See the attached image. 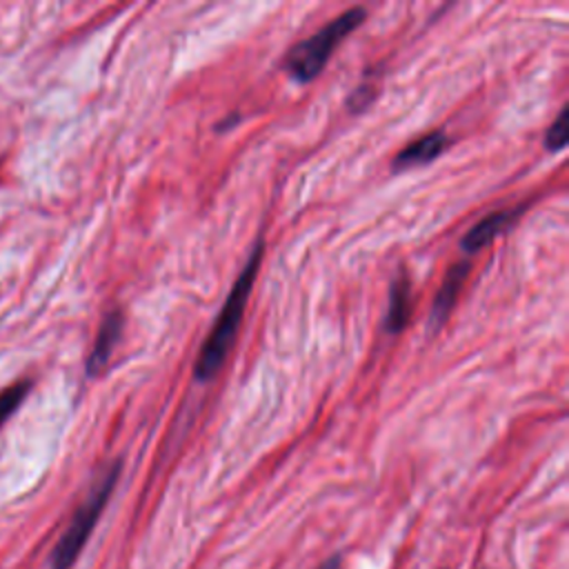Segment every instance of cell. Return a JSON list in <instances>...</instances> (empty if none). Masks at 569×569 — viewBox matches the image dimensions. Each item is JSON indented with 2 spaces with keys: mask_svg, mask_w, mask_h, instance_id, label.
<instances>
[{
  "mask_svg": "<svg viewBox=\"0 0 569 569\" xmlns=\"http://www.w3.org/2000/svg\"><path fill=\"white\" fill-rule=\"evenodd\" d=\"M260 256H262V242L258 240L242 273L238 276V280L233 282L227 300H224V307L220 309L218 313V320L216 325L211 327L200 353H198V360L193 365V376L196 380L200 382H207L211 380L220 367L224 365L227 356H229V349L236 340V333L240 329V322H242V316H244V309H247V300H249V293H251V287H253V280L258 276V264H260Z\"/></svg>",
  "mask_w": 569,
  "mask_h": 569,
  "instance_id": "obj_1",
  "label": "cell"
},
{
  "mask_svg": "<svg viewBox=\"0 0 569 569\" xmlns=\"http://www.w3.org/2000/svg\"><path fill=\"white\" fill-rule=\"evenodd\" d=\"M367 11L362 7H351L345 13L336 16L331 22H327L322 29H318L311 38L298 42L284 58V71L296 82H311L320 76L327 60L331 58L333 49L351 33L362 20Z\"/></svg>",
  "mask_w": 569,
  "mask_h": 569,
  "instance_id": "obj_2",
  "label": "cell"
},
{
  "mask_svg": "<svg viewBox=\"0 0 569 569\" xmlns=\"http://www.w3.org/2000/svg\"><path fill=\"white\" fill-rule=\"evenodd\" d=\"M120 476V462L116 460L113 465H109L104 469V473L98 478V482L93 485V489L89 491V496L84 498V502L78 507V511L73 513L69 527L64 529V533L60 536L53 553H51V567L53 569H69L78 553L82 551L87 538L91 536L116 482Z\"/></svg>",
  "mask_w": 569,
  "mask_h": 569,
  "instance_id": "obj_3",
  "label": "cell"
},
{
  "mask_svg": "<svg viewBox=\"0 0 569 569\" xmlns=\"http://www.w3.org/2000/svg\"><path fill=\"white\" fill-rule=\"evenodd\" d=\"M525 207H511V209H500V211H493L489 216H485L480 222H476L467 233L465 238L460 240V247L465 253H476L480 251L482 247H487L496 236H500L505 229H509L518 216L522 213Z\"/></svg>",
  "mask_w": 569,
  "mask_h": 569,
  "instance_id": "obj_4",
  "label": "cell"
},
{
  "mask_svg": "<svg viewBox=\"0 0 569 569\" xmlns=\"http://www.w3.org/2000/svg\"><path fill=\"white\" fill-rule=\"evenodd\" d=\"M469 271H471L469 260H460L453 267H449V271H447V276H445V280H442V284L436 293L433 307H431V316H429L431 329H440L447 322L451 309L456 307V300L460 296V289H462Z\"/></svg>",
  "mask_w": 569,
  "mask_h": 569,
  "instance_id": "obj_5",
  "label": "cell"
},
{
  "mask_svg": "<svg viewBox=\"0 0 569 569\" xmlns=\"http://www.w3.org/2000/svg\"><path fill=\"white\" fill-rule=\"evenodd\" d=\"M120 333H122V313L120 309H111L102 325H100V331L96 336V342H93V349L89 353V360H87V373L89 376H98L111 360V353L120 340Z\"/></svg>",
  "mask_w": 569,
  "mask_h": 569,
  "instance_id": "obj_6",
  "label": "cell"
},
{
  "mask_svg": "<svg viewBox=\"0 0 569 569\" xmlns=\"http://www.w3.org/2000/svg\"><path fill=\"white\" fill-rule=\"evenodd\" d=\"M411 309H413L411 307V282H409V276L405 273V269H400L389 287V307H387V316H385V329L389 333H400L409 325Z\"/></svg>",
  "mask_w": 569,
  "mask_h": 569,
  "instance_id": "obj_7",
  "label": "cell"
},
{
  "mask_svg": "<svg viewBox=\"0 0 569 569\" xmlns=\"http://www.w3.org/2000/svg\"><path fill=\"white\" fill-rule=\"evenodd\" d=\"M449 144V138L445 131H431L418 140H413L411 144H407L396 158H393V169H411V167H420L431 162L433 158H438L445 147Z\"/></svg>",
  "mask_w": 569,
  "mask_h": 569,
  "instance_id": "obj_8",
  "label": "cell"
},
{
  "mask_svg": "<svg viewBox=\"0 0 569 569\" xmlns=\"http://www.w3.org/2000/svg\"><path fill=\"white\" fill-rule=\"evenodd\" d=\"M31 389V380H20L11 387H7L4 391H0V427L4 425V420L9 416H13V411L20 407V402L27 398Z\"/></svg>",
  "mask_w": 569,
  "mask_h": 569,
  "instance_id": "obj_9",
  "label": "cell"
},
{
  "mask_svg": "<svg viewBox=\"0 0 569 569\" xmlns=\"http://www.w3.org/2000/svg\"><path fill=\"white\" fill-rule=\"evenodd\" d=\"M567 138H569V133H567V107H562L558 118L553 120V124L545 133V147L549 151H560V149H565Z\"/></svg>",
  "mask_w": 569,
  "mask_h": 569,
  "instance_id": "obj_10",
  "label": "cell"
},
{
  "mask_svg": "<svg viewBox=\"0 0 569 569\" xmlns=\"http://www.w3.org/2000/svg\"><path fill=\"white\" fill-rule=\"evenodd\" d=\"M373 100V87L371 84H362V87H358L351 96H349V109L351 111H362L369 102Z\"/></svg>",
  "mask_w": 569,
  "mask_h": 569,
  "instance_id": "obj_11",
  "label": "cell"
},
{
  "mask_svg": "<svg viewBox=\"0 0 569 569\" xmlns=\"http://www.w3.org/2000/svg\"><path fill=\"white\" fill-rule=\"evenodd\" d=\"M320 569H340V556H331Z\"/></svg>",
  "mask_w": 569,
  "mask_h": 569,
  "instance_id": "obj_12",
  "label": "cell"
}]
</instances>
